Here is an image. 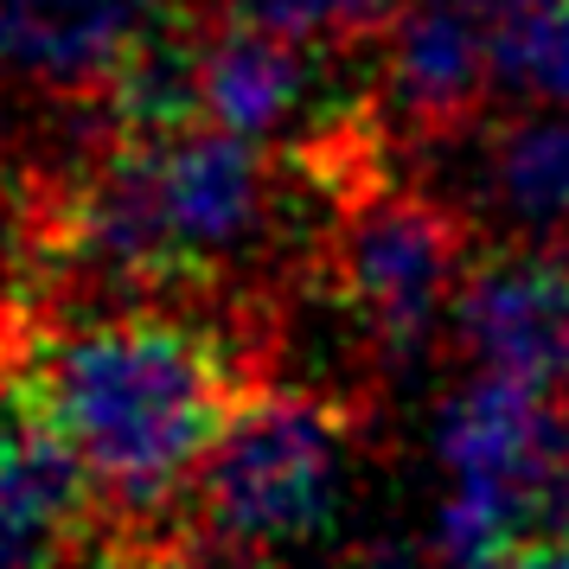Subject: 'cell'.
<instances>
[{"mask_svg": "<svg viewBox=\"0 0 569 569\" xmlns=\"http://www.w3.org/2000/svg\"><path fill=\"white\" fill-rule=\"evenodd\" d=\"M13 385L122 525L167 512L257 397L231 327L160 308L97 313L32 339L13 359Z\"/></svg>", "mask_w": 569, "mask_h": 569, "instance_id": "1", "label": "cell"}, {"mask_svg": "<svg viewBox=\"0 0 569 569\" xmlns=\"http://www.w3.org/2000/svg\"><path fill=\"white\" fill-rule=\"evenodd\" d=\"M282 148L218 122L116 129L58 206L64 250L134 282H192L250 257L288 192Z\"/></svg>", "mask_w": 569, "mask_h": 569, "instance_id": "2", "label": "cell"}, {"mask_svg": "<svg viewBox=\"0 0 569 569\" xmlns=\"http://www.w3.org/2000/svg\"><path fill=\"white\" fill-rule=\"evenodd\" d=\"M352 487V416L313 390H257L192 480L199 538L231 557L313 543Z\"/></svg>", "mask_w": 569, "mask_h": 569, "instance_id": "3", "label": "cell"}, {"mask_svg": "<svg viewBox=\"0 0 569 569\" xmlns=\"http://www.w3.org/2000/svg\"><path fill=\"white\" fill-rule=\"evenodd\" d=\"M320 269L352 327H365L385 352H416L441 313H455L467 224L422 192L365 180L333 206Z\"/></svg>", "mask_w": 569, "mask_h": 569, "instance_id": "4", "label": "cell"}, {"mask_svg": "<svg viewBox=\"0 0 569 569\" xmlns=\"http://www.w3.org/2000/svg\"><path fill=\"white\" fill-rule=\"evenodd\" d=\"M173 20L167 0H0V71L46 97L109 103Z\"/></svg>", "mask_w": 569, "mask_h": 569, "instance_id": "5", "label": "cell"}, {"mask_svg": "<svg viewBox=\"0 0 569 569\" xmlns=\"http://www.w3.org/2000/svg\"><path fill=\"white\" fill-rule=\"evenodd\" d=\"M455 333L480 371L569 385V243H512L467 262Z\"/></svg>", "mask_w": 569, "mask_h": 569, "instance_id": "6", "label": "cell"}, {"mask_svg": "<svg viewBox=\"0 0 569 569\" xmlns=\"http://www.w3.org/2000/svg\"><path fill=\"white\" fill-rule=\"evenodd\" d=\"M90 518H97V492L83 467L32 416L7 365L0 371V569L83 563Z\"/></svg>", "mask_w": 569, "mask_h": 569, "instance_id": "7", "label": "cell"}, {"mask_svg": "<svg viewBox=\"0 0 569 569\" xmlns=\"http://www.w3.org/2000/svg\"><path fill=\"white\" fill-rule=\"evenodd\" d=\"M390 103L410 122L455 129L499 90L492 58V0H416L385 32Z\"/></svg>", "mask_w": 569, "mask_h": 569, "instance_id": "8", "label": "cell"}, {"mask_svg": "<svg viewBox=\"0 0 569 569\" xmlns=\"http://www.w3.org/2000/svg\"><path fill=\"white\" fill-rule=\"evenodd\" d=\"M473 160V186L518 231V243H569V116H492Z\"/></svg>", "mask_w": 569, "mask_h": 569, "instance_id": "9", "label": "cell"}, {"mask_svg": "<svg viewBox=\"0 0 569 569\" xmlns=\"http://www.w3.org/2000/svg\"><path fill=\"white\" fill-rule=\"evenodd\" d=\"M218 13L262 32H282V39H301V46L352 52V46L385 39L390 20H397V0H218Z\"/></svg>", "mask_w": 569, "mask_h": 569, "instance_id": "10", "label": "cell"}, {"mask_svg": "<svg viewBox=\"0 0 569 569\" xmlns=\"http://www.w3.org/2000/svg\"><path fill=\"white\" fill-rule=\"evenodd\" d=\"M499 569H569V525H550L531 543H518Z\"/></svg>", "mask_w": 569, "mask_h": 569, "instance_id": "11", "label": "cell"}, {"mask_svg": "<svg viewBox=\"0 0 569 569\" xmlns=\"http://www.w3.org/2000/svg\"><path fill=\"white\" fill-rule=\"evenodd\" d=\"M378 569H448V563H441V557L436 563H422V557H410V550H397V557H385Z\"/></svg>", "mask_w": 569, "mask_h": 569, "instance_id": "12", "label": "cell"}]
</instances>
